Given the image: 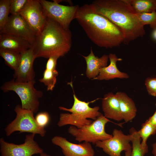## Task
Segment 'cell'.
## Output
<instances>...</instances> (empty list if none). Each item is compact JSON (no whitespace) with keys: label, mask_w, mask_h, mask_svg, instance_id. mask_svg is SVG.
Listing matches in <instances>:
<instances>
[{"label":"cell","mask_w":156,"mask_h":156,"mask_svg":"<svg viewBox=\"0 0 156 156\" xmlns=\"http://www.w3.org/2000/svg\"><path fill=\"white\" fill-rule=\"evenodd\" d=\"M10 0H0V30L6 23L10 13Z\"/></svg>","instance_id":"cell-26"},{"label":"cell","mask_w":156,"mask_h":156,"mask_svg":"<svg viewBox=\"0 0 156 156\" xmlns=\"http://www.w3.org/2000/svg\"><path fill=\"white\" fill-rule=\"evenodd\" d=\"M0 33L11 34L21 37L32 46L36 35L26 21L20 14H11Z\"/></svg>","instance_id":"cell-11"},{"label":"cell","mask_w":156,"mask_h":156,"mask_svg":"<svg viewBox=\"0 0 156 156\" xmlns=\"http://www.w3.org/2000/svg\"><path fill=\"white\" fill-rule=\"evenodd\" d=\"M108 55L110 60L109 64L108 66L101 68L99 75L94 79L103 80L116 78H128L129 76L127 73L120 71L117 67L116 62L122 59L117 57L114 54L111 53Z\"/></svg>","instance_id":"cell-16"},{"label":"cell","mask_w":156,"mask_h":156,"mask_svg":"<svg viewBox=\"0 0 156 156\" xmlns=\"http://www.w3.org/2000/svg\"><path fill=\"white\" fill-rule=\"evenodd\" d=\"M86 63V75L89 79L95 78L99 75L100 69L107 66L108 55H104L100 57L95 56L91 48L90 53L87 56L82 55Z\"/></svg>","instance_id":"cell-18"},{"label":"cell","mask_w":156,"mask_h":156,"mask_svg":"<svg viewBox=\"0 0 156 156\" xmlns=\"http://www.w3.org/2000/svg\"><path fill=\"white\" fill-rule=\"evenodd\" d=\"M16 114L15 119L8 124L5 129L6 135L8 136L15 131L20 133H30L34 134H38L44 137L47 131L45 128L40 126L37 123L34 114L32 111L23 108L19 105L15 108Z\"/></svg>","instance_id":"cell-7"},{"label":"cell","mask_w":156,"mask_h":156,"mask_svg":"<svg viewBox=\"0 0 156 156\" xmlns=\"http://www.w3.org/2000/svg\"><path fill=\"white\" fill-rule=\"evenodd\" d=\"M102 106L104 116L106 118L117 121L122 120L119 100L116 94L110 92L105 94L102 99Z\"/></svg>","instance_id":"cell-17"},{"label":"cell","mask_w":156,"mask_h":156,"mask_svg":"<svg viewBox=\"0 0 156 156\" xmlns=\"http://www.w3.org/2000/svg\"><path fill=\"white\" fill-rule=\"evenodd\" d=\"M155 105L156 106V103ZM147 120L151 124L156 126V110L153 115L150 117Z\"/></svg>","instance_id":"cell-30"},{"label":"cell","mask_w":156,"mask_h":156,"mask_svg":"<svg viewBox=\"0 0 156 156\" xmlns=\"http://www.w3.org/2000/svg\"><path fill=\"white\" fill-rule=\"evenodd\" d=\"M109 122L111 121L102 114L91 124L79 129L71 126L68 131L79 142L84 141L95 145L99 141L106 140L112 137L105 131V125Z\"/></svg>","instance_id":"cell-6"},{"label":"cell","mask_w":156,"mask_h":156,"mask_svg":"<svg viewBox=\"0 0 156 156\" xmlns=\"http://www.w3.org/2000/svg\"><path fill=\"white\" fill-rule=\"evenodd\" d=\"M145 85L148 94L156 96V77H147L145 81Z\"/></svg>","instance_id":"cell-28"},{"label":"cell","mask_w":156,"mask_h":156,"mask_svg":"<svg viewBox=\"0 0 156 156\" xmlns=\"http://www.w3.org/2000/svg\"><path fill=\"white\" fill-rule=\"evenodd\" d=\"M72 34L55 21L47 18L40 32L36 36L32 46L36 58H49L53 56H64L72 46Z\"/></svg>","instance_id":"cell-3"},{"label":"cell","mask_w":156,"mask_h":156,"mask_svg":"<svg viewBox=\"0 0 156 156\" xmlns=\"http://www.w3.org/2000/svg\"><path fill=\"white\" fill-rule=\"evenodd\" d=\"M36 58L32 47L21 53L18 67L13 75L16 81L26 82L35 80L33 63Z\"/></svg>","instance_id":"cell-14"},{"label":"cell","mask_w":156,"mask_h":156,"mask_svg":"<svg viewBox=\"0 0 156 156\" xmlns=\"http://www.w3.org/2000/svg\"><path fill=\"white\" fill-rule=\"evenodd\" d=\"M40 156H52L49 155L47 153L43 152L40 154Z\"/></svg>","instance_id":"cell-34"},{"label":"cell","mask_w":156,"mask_h":156,"mask_svg":"<svg viewBox=\"0 0 156 156\" xmlns=\"http://www.w3.org/2000/svg\"><path fill=\"white\" fill-rule=\"evenodd\" d=\"M28 0H10V13L11 14H19L25 7Z\"/></svg>","instance_id":"cell-27"},{"label":"cell","mask_w":156,"mask_h":156,"mask_svg":"<svg viewBox=\"0 0 156 156\" xmlns=\"http://www.w3.org/2000/svg\"><path fill=\"white\" fill-rule=\"evenodd\" d=\"M142 141L141 145L144 148H148L146 144L147 140L149 136L155 134L156 126L151 124L147 120L142 125L141 129L138 131Z\"/></svg>","instance_id":"cell-24"},{"label":"cell","mask_w":156,"mask_h":156,"mask_svg":"<svg viewBox=\"0 0 156 156\" xmlns=\"http://www.w3.org/2000/svg\"><path fill=\"white\" fill-rule=\"evenodd\" d=\"M152 153L154 156H156V141L152 145Z\"/></svg>","instance_id":"cell-31"},{"label":"cell","mask_w":156,"mask_h":156,"mask_svg":"<svg viewBox=\"0 0 156 156\" xmlns=\"http://www.w3.org/2000/svg\"><path fill=\"white\" fill-rule=\"evenodd\" d=\"M112 137L108 140L99 141L95 144L96 147L101 148L109 156H121V153L132 149L130 144L131 139L130 134L126 135L120 130L114 129Z\"/></svg>","instance_id":"cell-10"},{"label":"cell","mask_w":156,"mask_h":156,"mask_svg":"<svg viewBox=\"0 0 156 156\" xmlns=\"http://www.w3.org/2000/svg\"><path fill=\"white\" fill-rule=\"evenodd\" d=\"M19 14L26 21L36 36L42 30L47 19L39 0H28Z\"/></svg>","instance_id":"cell-12"},{"label":"cell","mask_w":156,"mask_h":156,"mask_svg":"<svg viewBox=\"0 0 156 156\" xmlns=\"http://www.w3.org/2000/svg\"><path fill=\"white\" fill-rule=\"evenodd\" d=\"M91 3L97 13L120 29L125 36L124 44H127L145 34L144 26L127 0H96Z\"/></svg>","instance_id":"cell-2"},{"label":"cell","mask_w":156,"mask_h":156,"mask_svg":"<svg viewBox=\"0 0 156 156\" xmlns=\"http://www.w3.org/2000/svg\"><path fill=\"white\" fill-rule=\"evenodd\" d=\"M74 101L72 107L68 109L60 106L61 110L71 113H61L60 114L57 125L62 127L70 125L80 128L82 127L91 124L93 121L87 118L95 120L102 114L99 111L98 106L91 107L89 105L90 102H86L79 100L75 94H73Z\"/></svg>","instance_id":"cell-4"},{"label":"cell","mask_w":156,"mask_h":156,"mask_svg":"<svg viewBox=\"0 0 156 156\" xmlns=\"http://www.w3.org/2000/svg\"><path fill=\"white\" fill-rule=\"evenodd\" d=\"M131 149L125 151V156H131Z\"/></svg>","instance_id":"cell-32"},{"label":"cell","mask_w":156,"mask_h":156,"mask_svg":"<svg viewBox=\"0 0 156 156\" xmlns=\"http://www.w3.org/2000/svg\"><path fill=\"white\" fill-rule=\"evenodd\" d=\"M47 18H51L66 29H69L72 21L76 19L79 6L78 5H65L59 4L58 1L53 2L39 0Z\"/></svg>","instance_id":"cell-8"},{"label":"cell","mask_w":156,"mask_h":156,"mask_svg":"<svg viewBox=\"0 0 156 156\" xmlns=\"http://www.w3.org/2000/svg\"><path fill=\"white\" fill-rule=\"evenodd\" d=\"M76 19L89 39L98 46L112 48L124 42L120 29L97 13L92 3L79 7Z\"/></svg>","instance_id":"cell-1"},{"label":"cell","mask_w":156,"mask_h":156,"mask_svg":"<svg viewBox=\"0 0 156 156\" xmlns=\"http://www.w3.org/2000/svg\"><path fill=\"white\" fill-rule=\"evenodd\" d=\"M135 14L156 11V0H127Z\"/></svg>","instance_id":"cell-20"},{"label":"cell","mask_w":156,"mask_h":156,"mask_svg":"<svg viewBox=\"0 0 156 156\" xmlns=\"http://www.w3.org/2000/svg\"><path fill=\"white\" fill-rule=\"evenodd\" d=\"M32 47V45L29 42L21 37L7 34L0 33V49L21 53Z\"/></svg>","instance_id":"cell-15"},{"label":"cell","mask_w":156,"mask_h":156,"mask_svg":"<svg viewBox=\"0 0 156 156\" xmlns=\"http://www.w3.org/2000/svg\"><path fill=\"white\" fill-rule=\"evenodd\" d=\"M58 73L56 69L45 68L43 77L39 80V81L46 86L47 91H52L53 90L56 82V77Z\"/></svg>","instance_id":"cell-23"},{"label":"cell","mask_w":156,"mask_h":156,"mask_svg":"<svg viewBox=\"0 0 156 156\" xmlns=\"http://www.w3.org/2000/svg\"><path fill=\"white\" fill-rule=\"evenodd\" d=\"M152 36L156 40V29H155L153 31Z\"/></svg>","instance_id":"cell-33"},{"label":"cell","mask_w":156,"mask_h":156,"mask_svg":"<svg viewBox=\"0 0 156 156\" xmlns=\"http://www.w3.org/2000/svg\"><path fill=\"white\" fill-rule=\"evenodd\" d=\"M116 94L119 100L122 120L126 122L132 120L136 116L137 112L134 102L123 92H118Z\"/></svg>","instance_id":"cell-19"},{"label":"cell","mask_w":156,"mask_h":156,"mask_svg":"<svg viewBox=\"0 0 156 156\" xmlns=\"http://www.w3.org/2000/svg\"><path fill=\"white\" fill-rule=\"evenodd\" d=\"M51 142L60 147L64 156H94L95 155L94 151L90 143L84 142L75 144L59 136L53 137Z\"/></svg>","instance_id":"cell-13"},{"label":"cell","mask_w":156,"mask_h":156,"mask_svg":"<svg viewBox=\"0 0 156 156\" xmlns=\"http://www.w3.org/2000/svg\"><path fill=\"white\" fill-rule=\"evenodd\" d=\"M35 134L26 135L23 144H16L8 142L4 138L0 139L1 156H32L43 152L34 139Z\"/></svg>","instance_id":"cell-9"},{"label":"cell","mask_w":156,"mask_h":156,"mask_svg":"<svg viewBox=\"0 0 156 156\" xmlns=\"http://www.w3.org/2000/svg\"><path fill=\"white\" fill-rule=\"evenodd\" d=\"M35 119L37 124L40 126L45 128L49 122L50 116L47 112H42L36 115Z\"/></svg>","instance_id":"cell-29"},{"label":"cell","mask_w":156,"mask_h":156,"mask_svg":"<svg viewBox=\"0 0 156 156\" xmlns=\"http://www.w3.org/2000/svg\"><path fill=\"white\" fill-rule=\"evenodd\" d=\"M35 80L27 82L16 81L14 78L4 83L1 87L4 92H15L20 98L21 107L24 109L36 113L39 106V99L43 95L42 91L37 90L34 86Z\"/></svg>","instance_id":"cell-5"},{"label":"cell","mask_w":156,"mask_h":156,"mask_svg":"<svg viewBox=\"0 0 156 156\" xmlns=\"http://www.w3.org/2000/svg\"><path fill=\"white\" fill-rule=\"evenodd\" d=\"M0 55L4 60L5 64L14 71L17 69L20 59V53L0 49Z\"/></svg>","instance_id":"cell-22"},{"label":"cell","mask_w":156,"mask_h":156,"mask_svg":"<svg viewBox=\"0 0 156 156\" xmlns=\"http://www.w3.org/2000/svg\"><path fill=\"white\" fill-rule=\"evenodd\" d=\"M142 25H149L152 29H156V11L150 13L136 14Z\"/></svg>","instance_id":"cell-25"},{"label":"cell","mask_w":156,"mask_h":156,"mask_svg":"<svg viewBox=\"0 0 156 156\" xmlns=\"http://www.w3.org/2000/svg\"><path fill=\"white\" fill-rule=\"evenodd\" d=\"M131 135L132 149L131 156H144L148 151V148H144L141 145V138L138 131L132 127L129 130Z\"/></svg>","instance_id":"cell-21"}]
</instances>
